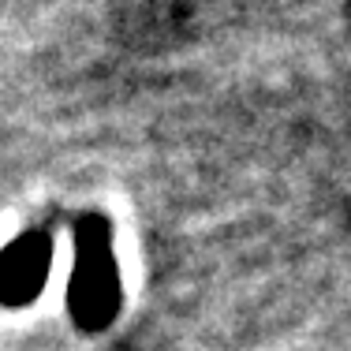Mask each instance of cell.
Wrapping results in <instances>:
<instances>
[{"label":"cell","instance_id":"obj_1","mask_svg":"<svg viewBox=\"0 0 351 351\" xmlns=\"http://www.w3.org/2000/svg\"><path fill=\"white\" fill-rule=\"evenodd\" d=\"M71 317L82 329H105L120 311V273L112 258V239L101 217H82L75 228V277L68 291Z\"/></svg>","mask_w":351,"mask_h":351},{"label":"cell","instance_id":"obj_2","mask_svg":"<svg viewBox=\"0 0 351 351\" xmlns=\"http://www.w3.org/2000/svg\"><path fill=\"white\" fill-rule=\"evenodd\" d=\"M49 265H53V239L41 236V232H27L8 250H0V303H30L45 288Z\"/></svg>","mask_w":351,"mask_h":351}]
</instances>
